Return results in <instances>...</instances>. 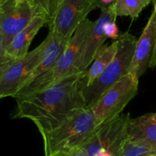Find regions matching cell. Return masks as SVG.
Masks as SVG:
<instances>
[{"mask_svg": "<svg viewBox=\"0 0 156 156\" xmlns=\"http://www.w3.org/2000/svg\"><path fill=\"white\" fill-rule=\"evenodd\" d=\"M117 41V53L111 63L91 85H82L87 108L92 107L111 87L128 74L137 40L130 33L125 32L120 35Z\"/></svg>", "mask_w": 156, "mask_h": 156, "instance_id": "cell-4", "label": "cell"}, {"mask_svg": "<svg viewBox=\"0 0 156 156\" xmlns=\"http://www.w3.org/2000/svg\"><path fill=\"white\" fill-rule=\"evenodd\" d=\"M37 15L47 20V25L53 21L62 0H27Z\"/></svg>", "mask_w": 156, "mask_h": 156, "instance_id": "cell-16", "label": "cell"}, {"mask_svg": "<svg viewBox=\"0 0 156 156\" xmlns=\"http://www.w3.org/2000/svg\"><path fill=\"white\" fill-rule=\"evenodd\" d=\"M139 79L127 74L109 88L91 107L101 125L123 114L126 105L138 93Z\"/></svg>", "mask_w": 156, "mask_h": 156, "instance_id": "cell-7", "label": "cell"}, {"mask_svg": "<svg viewBox=\"0 0 156 156\" xmlns=\"http://www.w3.org/2000/svg\"><path fill=\"white\" fill-rule=\"evenodd\" d=\"M46 39L24 57L0 64V98L12 97L30 80L42 59Z\"/></svg>", "mask_w": 156, "mask_h": 156, "instance_id": "cell-6", "label": "cell"}, {"mask_svg": "<svg viewBox=\"0 0 156 156\" xmlns=\"http://www.w3.org/2000/svg\"><path fill=\"white\" fill-rule=\"evenodd\" d=\"M27 1V0H16V2L18 3H20V2H25Z\"/></svg>", "mask_w": 156, "mask_h": 156, "instance_id": "cell-22", "label": "cell"}, {"mask_svg": "<svg viewBox=\"0 0 156 156\" xmlns=\"http://www.w3.org/2000/svg\"><path fill=\"white\" fill-rule=\"evenodd\" d=\"M126 135L130 141L144 143L156 149V121L152 113L129 119Z\"/></svg>", "mask_w": 156, "mask_h": 156, "instance_id": "cell-13", "label": "cell"}, {"mask_svg": "<svg viewBox=\"0 0 156 156\" xmlns=\"http://www.w3.org/2000/svg\"><path fill=\"white\" fill-rule=\"evenodd\" d=\"M93 21L85 19L76 29L73 37L69 42L65 51L59 58L56 63L48 71L34 78L24 85L13 98H24L35 92L44 90L65 78L77 74L75 70L81 47L92 25Z\"/></svg>", "mask_w": 156, "mask_h": 156, "instance_id": "cell-3", "label": "cell"}, {"mask_svg": "<svg viewBox=\"0 0 156 156\" xmlns=\"http://www.w3.org/2000/svg\"><path fill=\"white\" fill-rule=\"evenodd\" d=\"M104 31L107 37L117 41L120 37V34H119V28L116 24V19L108 21L104 26Z\"/></svg>", "mask_w": 156, "mask_h": 156, "instance_id": "cell-18", "label": "cell"}, {"mask_svg": "<svg viewBox=\"0 0 156 156\" xmlns=\"http://www.w3.org/2000/svg\"><path fill=\"white\" fill-rule=\"evenodd\" d=\"M98 126L91 108H86L69 119L59 127L41 134L45 156L61 151L82 148Z\"/></svg>", "mask_w": 156, "mask_h": 156, "instance_id": "cell-2", "label": "cell"}, {"mask_svg": "<svg viewBox=\"0 0 156 156\" xmlns=\"http://www.w3.org/2000/svg\"><path fill=\"white\" fill-rule=\"evenodd\" d=\"M117 0H94L97 8L101 10L103 9H108L113 7L115 5Z\"/></svg>", "mask_w": 156, "mask_h": 156, "instance_id": "cell-20", "label": "cell"}, {"mask_svg": "<svg viewBox=\"0 0 156 156\" xmlns=\"http://www.w3.org/2000/svg\"><path fill=\"white\" fill-rule=\"evenodd\" d=\"M37 15L27 1L18 3L16 0H0V55Z\"/></svg>", "mask_w": 156, "mask_h": 156, "instance_id": "cell-8", "label": "cell"}, {"mask_svg": "<svg viewBox=\"0 0 156 156\" xmlns=\"http://www.w3.org/2000/svg\"><path fill=\"white\" fill-rule=\"evenodd\" d=\"M152 115H153L154 119H155V120L156 121V113H152Z\"/></svg>", "mask_w": 156, "mask_h": 156, "instance_id": "cell-23", "label": "cell"}, {"mask_svg": "<svg viewBox=\"0 0 156 156\" xmlns=\"http://www.w3.org/2000/svg\"><path fill=\"white\" fill-rule=\"evenodd\" d=\"M153 3H154V12H155V20H156V0H153ZM156 66V45H155V50H154V53H153V56H152V62H151L150 66L149 68L150 69H154Z\"/></svg>", "mask_w": 156, "mask_h": 156, "instance_id": "cell-21", "label": "cell"}, {"mask_svg": "<svg viewBox=\"0 0 156 156\" xmlns=\"http://www.w3.org/2000/svg\"><path fill=\"white\" fill-rule=\"evenodd\" d=\"M129 114H121L110 121L99 125L82 146L88 156H120L127 140L126 129Z\"/></svg>", "mask_w": 156, "mask_h": 156, "instance_id": "cell-5", "label": "cell"}, {"mask_svg": "<svg viewBox=\"0 0 156 156\" xmlns=\"http://www.w3.org/2000/svg\"><path fill=\"white\" fill-rule=\"evenodd\" d=\"M155 153L156 149L152 146L126 140L120 156H146Z\"/></svg>", "mask_w": 156, "mask_h": 156, "instance_id": "cell-17", "label": "cell"}, {"mask_svg": "<svg viewBox=\"0 0 156 156\" xmlns=\"http://www.w3.org/2000/svg\"><path fill=\"white\" fill-rule=\"evenodd\" d=\"M51 156H88L82 148H77V149H69V150L61 151L56 152Z\"/></svg>", "mask_w": 156, "mask_h": 156, "instance_id": "cell-19", "label": "cell"}, {"mask_svg": "<svg viewBox=\"0 0 156 156\" xmlns=\"http://www.w3.org/2000/svg\"><path fill=\"white\" fill-rule=\"evenodd\" d=\"M83 76L73 75L45 89L15 99L12 118L30 120L41 134L59 127L87 108L82 90Z\"/></svg>", "mask_w": 156, "mask_h": 156, "instance_id": "cell-1", "label": "cell"}, {"mask_svg": "<svg viewBox=\"0 0 156 156\" xmlns=\"http://www.w3.org/2000/svg\"><path fill=\"white\" fill-rule=\"evenodd\" d=\"M45 24H47V20L41 15H37L25 28L14 37L4 53L0 55V64L24 57L29 53V47L34 37Z\"/></svg>", "mask_w": 156, "mask_h": 156, "instance_id": "cell-12", "label": "cell"}, {"mask_svg": "<svg viewBox=\"0 0 156 156\" xmlns=\"http://www.w3.org/2000/svg\"><path fill=\"white\" fill-rule=\"evenodd\" d=\"M153 0H117L114 6L117 17L126 16L132 19L139 17L142 11Z\"/></svg>", "mask_w": 156, "mask_h": 156, "instance_id": "cell-15", "label": "cell"}, {"mask_svg": "<svg viewBox=\"0 0 156 156\" xmlns=\"http://www.w3.org/2000/svg\"><path fill=\"white\" fill-rule=\"evenodd\" d=\"M146 156H156V153L155 154H151V155H146Z\"/></svg>", "mask_w": 156, "mask_h": 156, "instance_id": "cell-24", "label": "cell"}, {"mask_svg": "<svg viewBox=\"0 0 156 156\" xmlns=\"http://www.w3.org/2000/svg\"><path fill=\"white\" fill-rule=\"evenodd\" d=\"M156 45V20L154 11L137 41L128 74L140 80L150 66Z\"/></svg>", "mask_w": 156, "mask_h": 156, "instance_id": "cell-11", "label": "cell"}, {"mask_svg": "<svg viewBox=\"0 0 156 156\" xmlns=\"http://www.w3.org/2000/svg\"><path fill=\"white\" fill-rule=\"evenodd\" d=\"M101 15L92 25L83 41L76 62L75 70L77 74H82L89 68L96 54L102 46L105 45L107 37L104 31V26L113 19H117L114 6L108 9L101 10Z\"/></svg>", "mask_w": 156, "mask_h": 156, "instance_id": "cell-10", "label": "cell"}, {"mask_svg": "<svg viewBox=\"0 0 156 156\" xmlns=\"http://www.w3.org/2000/svg\"><path fill=\"white\" fill-rule=\"evenodd\" d=\"M95 9L94 0H62L54 19L48 26L49 32L70 41L81 23Z\"/></svg>", "mask_w": 156, "mask_h": 156, "instance_id": "cell-9", "label": "cell"}, {"mask_svg": "<svg viewBox=\"0 0 156 156\" xmlns=\"http://www.w3.org/2000/svg\"><path fill=\"white\" fill-rule=\"evenodd\" d=\"M118 41H115L110 45H104L96 54L92 63L85 72L82 79V85L89 86L100 76L108 65L114 59L117 51Z\"/></svg>", "mask_w": 156, "mask_h": 156, "instance_id": "cell-14", "label": "cell"}]
</instances>
